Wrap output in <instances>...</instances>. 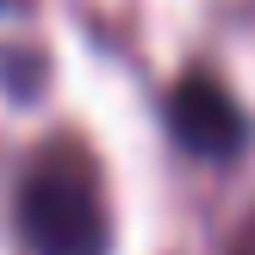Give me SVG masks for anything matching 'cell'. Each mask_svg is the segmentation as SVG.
<instances>
[{"mask_svg": "<svg viewBox=\"0 0 255 255\" xmlns=\"http://www.w3.org/2000/svg\"><path fill=\"white\" fill-rule=\"evenodd\" d=\"M249 255H255V249H249Z\"/></svg>", "mask_w": 255, "mask_h": 255, "instance_id": "277c9868", "label": "cell"}, {"mask_svg": "<svg viewBox=\"0 0 255 255\" xmlns=\"http://www.w3.org/2000/svg\"><path fill=\"white\" fill-rule=\"evenodd\" d=\"M19 231L31 255H106L112 249V212L100 193V168L81 143L56 137L37 149L19 181Z\"/></svg>", "mask_w": 255, "mask_h": 255, "instance_id": "6da1fadb", "label": "cell"}, {"mask_svg": "<svg viewBox=\"0 0 255 255\" xmlns=\"http://www.w3.org/2000/svg\"><path fill=\"white\" fill-rule=\"evenodd\" d=\"M0 6H12V0H0Z\"/></svg>", "mask_w": 255, "mask_h": 255, "instance_id": "3957f363", "label": "cell"}, {"mask_svg": "<svg viewBox=\"0 0 255 255\" xmlns=\"http://www.w3.org/2000/svg\"><path fill=\"white\" fill-rule=\"evenodd\" d=\"M162 119H168V137L187 149V156H206V162H231L249 149V112L237 106V94L218 81V75L206 69V62H193V69L174 75L168 100H162Z\"/></svg>", "mask_w": 255, "mask_h": 255, "instance_id": "7a4b0ae2", "label": "cell"}]
</instances>
